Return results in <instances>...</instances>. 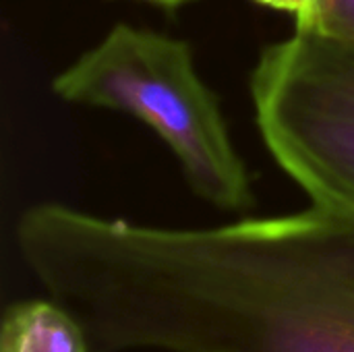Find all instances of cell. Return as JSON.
<instances>
[{
	"mask_svg": "<svg viewBox=\"0 0 354 352\" xmlns=\"http://www.w3.org/2000/svg\"><path fill=\"white\" fill-rule=\"evenodd\" d=\"M15 243L91 352H354V214L172 228L44 201Z\"/></svg>",
	"mask_w": 354,
	"mask_h": 352,
	"instance_id": "6da1fadb",
	"label": "cell"
},
{
	"mask_svg": "<svg viewBox=\"0 0 354 352\" xmlns=\"http://www.w3.org/2000/svg\"><path fill=\"white\" fill-rule=\"evenodd\" d=\"M50 87L66 104L129 114L149 127L201 201L234 214L255 205L249 168L189 41L116 23Z\"/></svg>",
	"mask_w": 354,
	"mask_h": 352,
	"instance_id": "7a4b0ae2",
	"label": "cell"
},
{
	"mask_svg": "<svg viewBox=\"0 0 354 352\" xmlns=\"http://www.w3.org/2000/svg\"><path fill=\"white\" fill-rule=\"evenodd\" d=\"M263 143L311 205L354 214V41L295 27L251 73Z\"/></svg>",
	"mask_w": 354,
	"mask_h": 352,
	"instance_id": "3957f363",
	"label": "cell"
},
{
	"mask_svg": "<svg viewBox=\"0 0 354 352\" xmlns=\"http://www.w3.org/2000/svg\"><path fill=\"white\" fill-rule=\"evenodd\" d=\"M0 352H91V349L75 313L52 297H35L6 307Z\"/></svg>",
	"mask_w": 354,
	"mask_h": 352,
	"instance_id": "277c9868",
	"label": "cell"
},
{
	"mask_svg": "<svg viewBox=\"0 0 354 352\" xmlns=\"http://www.w3.org/2000/svg\"><path fill=\"white\" fill-rule=\"evenodd\" d=\"M297 27L354 41V0H317L305 15L297 17Z\"/></svg>",
	"mask_w": 354,
	"mask_h": 352,
	"instance_id": "5b68a950",
	"label": "cell"
},
{
	"mask_svg": "<svg viewBox=\"0 0 354 352\" xmlns=\"http://www.w3.org/2000/svg\"><path fill=\"white\" fill-rule=\"evenodd\" d=\"M261 6H268V8H276V10H286V12H292L295 17H301L305 15L317 0H253Z\"/></svg>",
	"mask_w": 354,
	"mask_h": 352,
	"instance_id": "8992f818",
	"label": "cell"
},
{
	"mask_svg": "<svg viewBox=\"0 0 354 352\" xmlns=\"http://www.w3.org/2000/svg\"><path fill=\"white\" fill-rule=\"evenodd\" d=\"M139 2H145V4L158 6V8H166V10H172V8H180V6H187V4H191V2H197V0H139Z\"/></svg>",
	"mask_w": 354,
	"mask_h": 352,
	"instance_id": "52a82bcc",
	"label": "cell"
}]
</instances>
